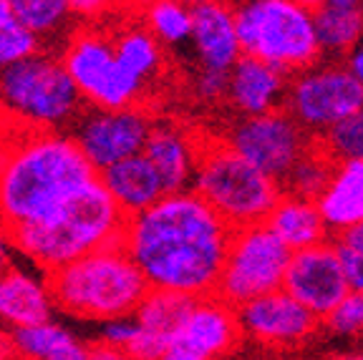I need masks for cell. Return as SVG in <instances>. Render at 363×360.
Returning <instances> with one entry per match:
<instances>
[{"instance_id":"cell-2","label":"cell","mask_w":363,"mask_h":360,"mask_svg":"<svg viewBox=\"0 0 363 360\" xmlns=\"http://www.w3.org/2000/svg\"><path fill=\"white\" fill-rule=\"evenodd\" d=\"M96 179L74 136L58 129H13L0 167V227L28 225Z\"/></svg>"},{"instance_id":"cell-32","label":"cell","mask_w":363,"mask_h":360,"mask_svg":"<svg viewBox=\"0 0 363 360\" xmlns=\"http://www.w3.org/2000/svg\"><path fill=\"white\" fill-rule=\"evenodd\" d=\"M320 320L335 338H363V293L348 290Z\"/></svg>"},{"instance_id":"cell-18","label":"cell","mask_w":363,"mask_h":360,"mask_svg":"<svg viewBox=\"0 0 363 360\" xmlns=\"http://www.w3.org/2000/svg\"><path fill=\"white\" fill-rule=\"evenodd\" d=\"M197 141L187 129L172 121H152V129L144 141L142 154L152 162L159 181L169 191L187 189L192 181L194 162H197Z\"/></svg>"},{"instance_id":"cell-40","label":"cell","mask_w":363,"mask_h":360,"mask_svg":"<svg viewBox=\"0 0 363 360\" xmlns=\"http://www.w3.org/2000/svg\"><path fill=\"white\" fill-rule=\"evenodd\" d=\"M0 358H18L11 332H0Z\"/></svg>"},{"instance_id":"cell-7","label":"cell","mask_w":363,"mask_h":360,"mask_svg":"<svg viewBox=\"0 0 363 360\" xmlns=\"http://www.w3.org/2000/svg\"><path fill=\"white\" fill-rule=\"evenodd\" d=\"M240 48L283 74H295L320 58L313 11L298 0H240L233 8Z\"/></svg>"},{"instance_id":"cell-45","label":"cell","mask_w":363,"mask_h":360,"mask_svg":"<svg viewBox=\"0 0 363 360\" xmlns=\"http://www.w3.org/2000/svg\"><path fill=\"white\" fill-rule=\"evenodd\" d=\"M129 3H136V6H147L149 0H129Z\"/></svg>"},{"instance_id":"cell-17","label":"cell","mask_w":363,"mask_h":360,"mask_svg":"<svg viewBox=\"0 0 363 360\" xmlns=\"http://www.w3.org/2000/svg\"><path fill=\"white\" fill-rule=\"evenodd\" d=\"M288 91V74L255 56L240 53L227 71V101L240 116L280 108Z\"/></svg>"},{"instance_id":"cell-35","label":"cell","mask_w":363,"mask_h":360,"mask_svg":"<svg viewBox=\"0 0 363 360\" xmlns=\"http://www.w3.org/2000/svg\"><path fill=\"white\" fill-rule=\"evenodd\" d=\"M338 247V257H340V265H343V272H346V280H348V290H361L363 293V254L356 252V249H348V247Z\"/></svg>"},{"instance_id":"cell-15","label":"cell","mask_w":363,"mask_h":360,"mask_svg":"<svg viewBox=\"0 0 363 360\" xmlns=\"http://www.w3.org/2000/svg\"><path fill=\"white\" fill-rule=\"evenodd\" d=\"M283 290L306 305L313 315H328L333 305L348 293V280L335 242L323 240L311 247L293 249L285 267Z\"/></svg>"},{"instance_id":"cell-20","label":"cell","mask_w":363,"mask_h":360,"mask_svg":"<svg viewBox=\"0 0 363 360\" xmlns=\"http://www.w3.org/2000/svg\"><path fill=\"white\" fill-rule=\"evenodd\" d=\"M96 176L126 217L147 209L164 194L159 174L142 152L108 164L96 171Z\"/></svg>"},{"instance_id":"cell-3","label":"cell","mask_w":363,"mask_h":360,"mask_svg":"<svg viewBox=\"0 0 363 360\" xmlns=\"http://www.w3.org/2000/svg\"><path fill=\"white\" fill-rule=\"evenodd\" d=\"M124 222L126 214L116 207L96 176L53 212L16 227L8 237L13 249L26 254L43 272H51L91 249L121 242Z\"/></svg>"},{"instance_id":"cell-42","label":"cell","mask_w":363,"mask_h":360,"mask_svg":"<svg viewBox=\"0 0 363 360\" xmlns=\"http://www.w3.org/2000/svg\"><path fill=\"white\" fill-rule=\"evenodd\" d=\"M298 3H301V6H306V8H311V11H313V8H318L320 3H325V0H298Z\"/></svg>"},{"instance_id":"cell-34","label":"cell","mask_w":363,"mask_h":360,"mask_svg":"<svg viewBox=\"0 0 363 360\" xmlns=\"http://www.w3.org/2000/svg\"><path fill=\"white\" fill-rule=\"evenodd\" d=\"M194 91H197L199 101H207V103L222 101V99L227 96V71H222V68L199 66L197 81H194Z\"/></svg>"},{"instance_id":"cell-22","label":"cell","mask_w":363,"mask_h":360,"mask_svg":"<svg viewBox=\"0 0 363 360\" xmlns=\"http://www.w3.org/2000/svg\"><path fill=\"white\" fill-rule=\"evenodd\" d=\"M265 225L290 252L328 240V227H325V220L318 209L315 199L298 197L290 191L280 194L275 207L267 212Z\"/></svg>"},{"instance_id":"cell-30","label":"cell","mask_w":363,"mask_h":360,"mask_svg":"<svg viewBox=\"0 0 363 360\" xmlns=\"http://www.w3.org/2000/svg\"><path fill=\"white\" fill-rule=\"evenodd\" d=\"M8 8L18 21H23L38 35L58 30L71 16L66 0H8Z\"/></svg>"},{"instance_id":"cell-24","label":"cell","mask_w":363,"mask_h":360,"mask_svg":"<svg viewBox=\"0 0 363 360\" xmlns=\"http://www.w3.org/2000/svg\"><path fill=\"white\" fill-rule=\"evenodd\" d=\"M13 345L18 358L33 360H86L89 345H84L74 332L53 322L51 317L30 325L13 327Z\"/></svg>"},{"instance_id":"cell-23","label":"cell","mask_w":363,"mask_h":360,"mask_svg":"<svg viewBox=\"0 0 363 360\" xmlns=\"http://www.w3.org/2000/svg\"><path fill=\"white\" fill-rule=\"evenodd\" d=\"M328 232H340L363 220V159L335 162L330 181L315 199Z\"/></svg>"},{"instance_id":"cell-43","label":"cell","mask_w":363,"mask_h":360,"mask_svg":"<svg viewBox=\"0 0 363 360\" xmlns=\"http://www.w3.org/2000/svg\"><path fill=\"white\" fill-rule=\"evenodd\" d=\"M182 3H187V6H197V3H210V0H182Z\"/></svg>"},{"instance_id":"cell-25","label":"cell","mask_w":363,"mask_h":360,"mask_svg":"<svg viewBox=\"0 0 363 360\" xmlns=\"http://www.w3.org/2000/svg\"><path fill=\"white\" fill-rule=\"evenodd\" d=\"M313 28L320 56L346 58L363 35V6L320 3L313 8Z\"/></svg>"},{"instance_id":"cell-37","label":"cell","mask_w":363,"mask_h":360,"mask_svg":"<svg viewBox=\"0 0 363 360\" xmlns=\"http://www.w3.org/2000/svg\"><path fill=\"white\" fill-rule=\"evenodd\" d=\"M335 244L348 249H356V252L363 254V220L356 222V225L346 227V230L335 232Z\"/></svg>"},{"instance_id":"cell-21","label":"cell","mask_w":363,"mask_h":360,"mask_svg":"<svg viewBox=\"0 0 363 360\" xmlns=\"http://www.w3.org/2000/svg\"><path fill=\"white\" fill-rule=\"evenodd\" d=\"M51 315L53 298L45 280L13 267L0 270V322L21 327L48 320Z\"/></svg>"},{"instance_id":"cell-36","label":"cell","mask_w":363,"mask_h":360,"mask_svg":"<svg viewBox=\"0 0 363 360\" xmlns=\"http://www.w3.org/2000/svg\"><path fill=\"white\" fill-rule=\"evenodd\" d=\"M71 16L79 18H101L111 13L121 0H66Z\"/></svg>"},{"instance_id":"cell-46","label":"cell","mask_w":363,"mask_h":360,"mask_svg":"<svg viewBox=\"0 0 363 360\" xmlns=\"http://www.w3.org/2000/svg\"><path fill=\"white\" fill-rule=\"evenodd\" d=\"M361 6H363V0H361Z\"/></svg>"},{"instance_id":"cell-41","label":"cell","mask_w":363,"mask_h":360,"mask_svg":"<svg viewBox=\"0 0 363 360\" xmlns=\"http://www.w3.org/2000/svg\"><path fill=\"white\" fill-rule=\"evenodd\" d=\"M325 3H335V6H361V0H325Z\"/></svg>"},{"instance_id":"cell-29","label":"cell","mask_w":363,"mask_h":360,"mask_svg":"<svg viewBox=\"0 0 363 360\" xmlns=\"http://www.w3.org/2000/svg\"><path fill=\"white\" fill-rule=\"evenodd\" d=\"M315 139L335 162L363 159V108L335 121L328 131H323Z\"/></svg>"},{"instance_id":"cell-33","label":"cell","mask_w":363,"mask_h":360,"mask_svg":"<svg viewBox=\"0 0 363 360\" xmlns=\"http://www.w3.org/2000/svg\"><path fill=\"white\" fill-rule=\"evenodd\" d=\"M136 338V320L134 313L131 315H119V317H108L101 320V345L116 350L121 358L129 355V348Z\"/></svg>"},{"instance_id":"cell-14","label":"cell","mask_w":363,"mask_h":360,"mask_svg":"<svg viewBox=\"0 0 363 360\" xmlns=\"http://www.w3.org/2000/svg\"><path fill=\"white\" fill-rule=\"evenodd\" d=\"M238 320L242 327V338L267 350L301 348L320 325V317L313 315L283 287L238 305Z\"/></svg>"},{"instance_id":"cell-4","label":"cell","mask_w":363,"mask_h":360,"mask_svg":"<svg viewBox=\"0 0 363 360\" xmlns=\"http://www.w3.org/2000/svg\"><path fill=\"white\" fill-rule=\"evenodd\" d=\"M45 285L51 290L53 308L94 322L131 315L149 290V282L121 242L91 249L45 272Z\"/></svg>"},{"instance_id":"cell-12","label":"cell","mask_w":363,"mask_h":360,"mask_svg":"<svg viewBox=\"0 0 363 360\" xmlns=\"http://www.w3.org/2000/svg\"><path fill=\"white\" fill-rule=\"evenodd\" d=\"M74 139L94 169H104L131 154H139L152 129V116L139 103L121 108L91 106L74 118Z\"/></svg>"},{"instance_id":"cell-27","label":"cell","mask_w":363,"mask_h":360,"mask_svg":"<svg viewBox=\"0 0 363 360\" xmlns=\"http://www.w3.org/2000/svg\"><path fill=\"white\" fill-rule=\"evenodd\" d=\"M333 169H335V159L315 139L313 147L290 167V171L280 179V184H285L283 191H290V194L318 199L320 191L325 189V184L330 181Z\"/></svg>"},{"instance_id":"cell-31","label":"cell","mask_w":363,"mask_h":360,"mask_svg":"<svg viewBox=\"0 0 363 360\" xmlns=\"http://www.w3.org/2000/svg\"><path fill=\"white\" fill-rule=\"evenodd\" d=\"M40 35L18 21L11 11L0 13V68L33 56L40 48Z\"/></svg>"},{"instance_id":"cell-11","label":"cell","mask_w":363,"mask_h":360,"mask_svg":"<svg viewBox=\"0 0 363 360\" xmlns=\"http://www.w3.org/2000/svg\"><path fill=\"white\" fill-rule=\"evenodd\" d=\"M225 141L240 157L280 181L313 147L315 136L308 134L288 111L272 108L265 113L240 116L238 124L227 131Z\"/></svg>"},{"instance_id":"cell-19","label":"cell","mask_w":363,"mask_h":360,"mask_svg":"<svg viewBox=\"0 0 363 360\" xmlns=\"http://www.w3.org/2000/svg\"><path fill=\"white\" fill-rule=\"evenodd\" d=\"M192 48L199 58V66L204 68H222L230 71L233 63L240 58L238 28H235L233 8L222 0L197 3L192 6Z\"/></svg>"},{"instance_id":"cell-5","label":"cell","mask_w":363,"mask_h":360,"mask_svg":"<svg viewBox=\"0 0 363 360\" xmlns=\"http://www.w3.org/2000/svg\"><path fill=\"white\" fill-rule=\"evenodd\" d=\"M189 186L233 230L265 222L267 212L283 194L275 176L240 157L225 139L197 141V162Z\"/></svg>"},{"instance_id":"cell-6","label":"cell","mask_w":363,"mask_h":360,"mask_svg":"<svg viewBox=\"0 0 363 360\" xmlns=\"http://www.w3.org/2000/svg\"><path fill=\"white\" fill-rule=\"evenodd\" d=\"M84 111V99L61 58L35 51L0 68V118L18 129H61Z\"/></svg>"},{"instance_id":"cell-26","label":"cell","mask_w":363,"mask_h":360,"mask_svg":"<svg viewBox=\"0 0 363 360\" xmlns=\"http://www.w3.org/2000/svg\"><path fill=\"white\" fill-rule=\"evenodd\" d=\"M113 53L119 58V63L131 71L139 81L149 84L152 79H157L159 71H162V43L152 35V30L144 26V28H124L111 38Z\"/></svg>"},{"instance_id":"cell-44","label":"cell","mask_w":363,"mask_h":360,"mask_svg":"<svg viewBox=\"0 0 363 360\" xmlns=\"http://www.w3.org/2000/svg\"><path fill=\"white\" fill-rule=\"evenodd\" d=\"M6 11H11V8H8V0H0V13H6Z\"/></svg>"},{"instance_id":"cell-9","label":"cell","mask_w":363,"mask_h":360,"mask_svg":"<svg viewBox=\"0 0 363 360\" xmlns=\"http://www.w3.org/2000/svg\"><path fill=\"white\" fill-rule=\"evenodd\" d=\"M288 259L290 249L272 235L265 222L235 227L215 293L238 308L245 300L278 290L283 287Z\"/></svg>"},{"instance_id":"cell-13","label":"cell","mask_w":363,"mask_h":360,"mask_svg":"<svg viewBox=\"0 0 363 360\" xmlns=\"http://www.w3.org/2000/svg\"><path fill=\"white\" fill-rule=\"evenodd\" d=\"M245 343L238 308L217 293L194 300L187 317L167 345V360H212L233 355Z\"/></svg>"},{"instance_id":"cell-38","label":"cell","mask_w":363,"mask_h":360,"mask_svg":"<svg viewBox=\"0 0 363 360\" xmlns=\"http://www.w3.org/2000/svg\"><path fill=\"white\" fill-rule=\"evenodd\" d=\"M346 58H348L346 63H348V68L353 71V76H356V79L363 84V35L358 38V43L353 45L351 53H348Z\"/></svg>"},{"instance_id":"cell-39","label":"cell","mask_w":363,"mask_h":360,"mask_svg":"<svg viewBox=\"0 0 363 360\" xmlns=\"http://www.w3.org/2000/svg\"><path fill=\"white\" fill-rule=\"evenodd\" d=\"M11 237H8V232L0 227V270H6V267H11Z\"/></svg>"},{"instance_id":"cell-8","label":"cell","mask_w":363,"mask_h":360,"mask_svg":"<svg viewBox=\"0 0 363 360\" xmlns=\"http://www.w3.org/2000/svg\"><path fill=\"white\" fill-rule=\"evenodd\" d=\"M61 63L79 89L84 103L101 108L134 106L142 101L147 84L126 71L113 53L111 35L96 28H81L68 38Z\"/></svg>"},{"instance_id":"cell-10","label":"cell","mask_w":363,"mask_h":360,"mask_svg":"<svg viewBox=\"0 0 363 360\" xmlns=\"http://www.w3.org/2000/svg\"><path fill=\"white\" fill-rule=\"evenodd\" d=\"M290 76L283 103L308 134L320 136L335 121L363 108V84L348 66L315 61Z\"/></svg>"},{"instance_id":"cell-28","label":"cell","mask_w":363,"mask_h":360,"mask_svg":"<svg viewBox=\"0 0 363 360\" xmlns=\"http://www.w3.org/2000/svg\"><path fill=\"white\" fill-rule=\"evenodd\" d=\"M144 23L162 45H179L192 33V6L182 0H149Z\"/></svg>"},{"instance_id":"cell-1","label":"cell","mask_w":363,"mask_h":360,"mask_svg":"<svg viewBox=\"0 0 363 360\" xmlns=\"http://www.w3.org/2000/svg\"><path fill=\"white\" fill-rule=\"evenodd\" d=\"M233 227L192 189L162 194L124 222L121 244L149 287L174 293H215Z\"/></svg>"},{"instance_id":"cell-16","label":"cell","mask_w":363,"mask_h":360,"mask_svg":"<svg viewBox=\"0 0 363 360\" xmlns=\"http://www.w3.org/2000/svg\"><path fill=\"white\" fill-rule=\"evenodd\" d=\"M194 300L197 298H192V295L149 287L142 303L134 310L136 338L126 358H164L167 345L172 343L174 332L184 322Z\"/></svg>"}]
</instances>
